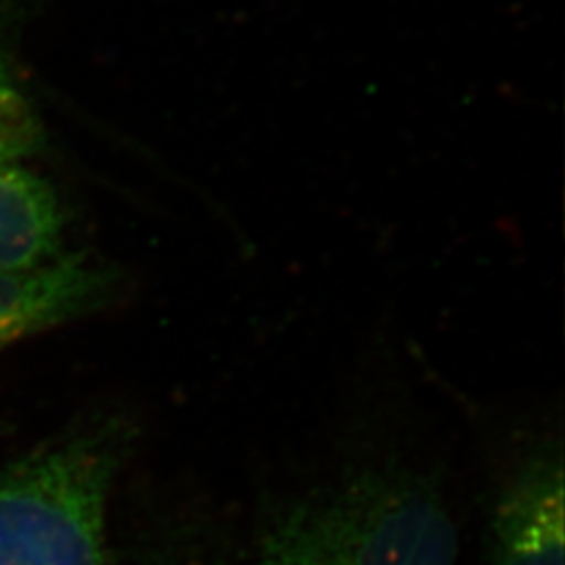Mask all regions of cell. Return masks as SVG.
Listing matches in <instances>:
<instances>
[{"label": "cell", "instance_id": "obj_3", "mask_svg": "<svg viewBox=\"0 0 565 565\" xmlns=\"http://www.w3.org/2000/svg\"><path fill=\"white\" fill-rule=\"evenodd\" d=\"M114 266L82 254L28 270L0 273V352L53 327L105 308L118 294Z\"/></svg>", "mask_w": 565, "mask_h": 565}, {"label": "cell", "instance_id": "obj_1", "mask_svg": "<svg viewBox=\"0 0 565 565\" xmlns=\"http://www.w3.org/2000/svg\"><path fill=\"white\" fill-rule=\"evenodd\" d=\"M457 527L431 486L363 473L287 507L256 565H457Z\"/></svg>", "mask_w": 565, "mask_h": 565}, {"label": "cell", "instance_id": "obj_5", "mask_svg": "<svg viewBox=\"0 0 565 565\" xmlns=\"http://www.w3.org/2000/svg\"><path fill=\"white\" fill-rule=\"evenodd\" d=\"M65 212L41 174L0 163V273L28 270L61 256Z\"/></svg>", "mask_w": 565, "mask_h": 565}, {"label": "cell", "instance_id": "obj_2", "mask_svg": "<svg viewBox=\"0 0 565 565\" xmlns=\"http://www.w3.org/2000/svg\"><path fill=\"white\" fill-rule=\"evenodd\" d=\"M118 429L42 448L0 473V565H107Z\"/></svg>", "mask_w": 565, "mask_h": 565}, {"label": "cell", "instance_id": "obj_4", "mask_svg": "<svg viewBox=\"0 0 565 565\" xmlns=\"http://www.w3.org/2000/svg\"><path fill=\"white\" fill-rule=\"evenodd\" d=\"M564 484L559 446L515 469L492 518V565H565Z\"/></svg>", "mask_w": 565, "mask_h": 565}, {"label": "cell", "instance_id": "obj_6", "mask_svg": "<svg viewBox=\"0 0 565 565\" xmlns=\"http://www.w3.org/2000/svg\"><path fill=\"white\" fill-rule=\"evenodd\" d=\"M44 147V126L15 84L0 82V163L21 162Z\"/></svg>", "mask_w": 565, "mask_h": 565}, {"label": "cell", "instance_id": "obj_7", "mask_svg": "<svg viewBox=\"0 0 565 565\" xmlns=\"http://www.w3.org/2000/svg\"><path fill=\"white\" fill-rule=\"evenodd\" d=\"M42 0H0V82L15 84L21 32Z\"/></svg>", "mask_w": 565, "mask_h": 565}]
</instances>
